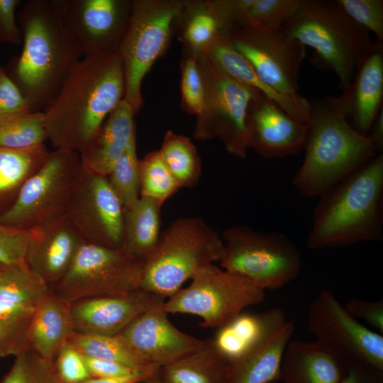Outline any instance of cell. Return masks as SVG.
<instances>
[{
	"mask_svg": "<svg viewBox=\"0 0 383 383\" xmlns=\"http://www.w3.org/2000/svg\"><path fill=\"white\" fill-rule=\"evenodd\" d=\"M66 32L81 57L116 52L132 3L121 0H57Z\"/></svg>",
	"mask_w": 383,
	"mask_h": 383,
	"instance_id": "obj_17",
	"label": "cell"
},
{
	"mask_svg": "<svg viewBox=\"0 0 383 383\" xmlns=\"http://www.w3.org/2000/svg\"><path fill=\"white\" fill-rule=\"evenodd\" d=\"M307 128V123L294 119L260 93L249 104L246 117L248 148L265 159L299 154L304 148Z\"/></svg>",
	"mask_w": 383,
	"mask_h": 383,
	"instance_id": "obj_18",
	"label": "cell"
},
{
	"mask_svg": "<svg viewBox=\"0 0 383 383\" xmlns=\"http://www.w3.org/2000/svg\"><path fill=\"white\" fill-rule=\"evenodd\" d=\"M309 101L305 155L292 184L301 195L319 197L377 151L367 136L352 127L333 96Z\"/></svg>",
	"mask_w": 383,
	"mask_h": 383,
	"instance_id": "obj_4",
	"label": "cell"
},
{
	"mask_svg": "<svg viewBox=\"0 0 383 383\" xmlns=\"http://www.w3.org/2000/svg\"><path fill=\"white\" fill-rule=\"evenodd\" d=\"M272 383H279V382H272Z\"/></svg>",
	"mask_w": 383,
	"mask_h": 383,
	"instance_id": "obj_52",
	"label": "cell"
},
{
	"mask_svg": "<svg viewBox=\"0 0 383 383\" xmlns=\"http://www.w3.org/2000/svg\"><path fill=\"white\" fill-rule=\"evenodd\" d=\"M125 79L116 52L81 57L43 109L47 140L79 153L123 99Z\"/></svg>",
	"mask_w": 383,
	"mask_h": 383,
	"instance_id": "obj_1",
	"label": "cell"
},
{
	"mask_svg": "<svg viewBox=\"0 0 383 383\" xmlns=\"http://www.w3.org/2000/svg\"><path fill=\"white\" fill-rule=\"evenodd\" d=\"M54 364L57 375L64 383H81L91 377L83 355L69 341L59 350Z\"/></svg>",
	"mask_w": 383,
	"mask_h": 383,
	"instance_id": "obj_41",
	"label": "cell"
},
{
	"mask_svg": "<svg viewBox=\"0 0 383 383\" xmlns=\"http://www.w3.org/2000/svg\"><path fill=\"white\" fill-rule=\"evenodd\" d=\"M221 29L228 34L226 26L213 12L199 13L188 23L185 38L197 52L211 42L217 33H223Z\"/></svg>",
	"mask_w": 383,
	"mask_h": 383,
	"instance_id": "obj_42",
	"label": "cell"
},
{
	"mask_svg": "<svg viewBox=\"0 0 383 383\" xmlns=\"http://www.w3.org/2000/svg\"><path fill=\"white\" fill-rule=\"evenodd\" d=\"M84 356L87 369L94 377H126L139 374L153 372H140L132 370L123 365L102 360Z\"/></svg>",
	"mask_w": 383,
	"mask_h": 383,
	"instance_id": "obj_47",
	"label": "cell"
},
{
	"mask_svg": "<svg viewBox=\"0 0 383 383\" xmlns=\"http://www.w3.org/2000/svg\"><path fill=\"white\" fill-rule=\"evenodd\" d=\"M154 372L139 374H136V375H133L131 377H91L90 378L84 380V382L81 383H138L139 382H140L145 377H148L149 375L153 374Z\"/></svg>",
	"mask_w": 383,
	"mask_h": 383,
	"instance_id": "obj_50",
	"label": "cell"
},
{
	"mask_svg": "<svg viewBox=\"0 0 383 383\" xmlns=\"http://www.w3.org/2000/svg\"><path fill=\"white\" fill-rule=\"evenodd\" d=\"M47 284L26 262L0 265V357L30 348L28 331Z\"/></svg>",
	"mask_w": 383,
	"mask_h": 383,
	"instance_id": "obj_16",
	"label": "cell"
},
{
	"mask_svg": "<svg viewBox=\"0 0 383 383\" xmlns=\"http://www.w3.org/2000/svg\"><path fill=\"white\" fill-rule=\"evenodd\" d=\"M27 111L30 110L21 92L0 66V116Z\"/></svg>",
	"mask_w": 383,
	"mask_h": 383,
	"instance_id": "obj_45",
	"label": "cell"
},
{
	"mask_svg": "<svg viewBox=\"0 0 383 383\" xmlns=\"http://www.w3.org/2000/svg\"><path fill=\"white\" fill-rule=\"evenodd\" d=\"M165 383H229V361L211 338L188 355L159 368Z\"/></svg>",
	"mask_w": 383,
	"mask_h": 383,
	"instance_id": "obj_28",
	"label": "cell"
},
{
	"mask_svg": "<svg viewBox=\"0 0 383 383\" xmlns=\"http://www.w3.org/2000/svg\"><path fill=\"white\" fill-rule=\"evenodd\" d=\"M161 303L137 317L121 334L151 364L159 367L199 348L204 340L176 328Z\"/></svg>",
	"mask_w": 383,
	"mask_h": 383,
	"instance_id": "obj_21",
	"label": "cell"
},
{
	"mask_svg": "<svg viewBox=\"0 0 383 383\" xmlns=\"http://www.w3.org/2000/svg\"><path fill=\"white\" fill-rule=\"evenodd\" d=\"M233 48L252 67L257 76L275 91L296 94L306 47L289 38L282 28L255 23L228 34Z\"/></svg>",
	"mask_w": 383,
	"mask_h": 383,
	"instance_id": "obj_13",
	"label": "cell"
},
{
	"mask_svg": "<svg viewBox=\"0 0 383 383\" xmlns=\"http://www.w3.org/2000/svg\"><path fill=\"white\" fill-rule=\"evenodd\" d=\"M20 0H0V43L11 45L22 43L16 9Z\"/></svg>",
	"mask_w": 383,
	"mask_h": 383,
	"instance_id": "obj_46",
	"label": "cell"
},
{
	"mask_svg": "<svg viewBox=\"0 0 383 383\" xmlns=\"http://www.w3.org/2000/svg\"><path fill=\"white\" fill-rule=\"evenodd\" d=\"M375 147L377 152L383 150V107L373 121L367 135Z\"/></svg>",
	"mask_w": 383,
	"mask_h": 383,
	"instance_id": "obj_49",
	"label": "cell"
},
{
	"mask_svg": "<svg viewBox=\"0 0 383 383\" xmlns=\"http://www.w3.org/2000/svg\"><path fill=\"white\" fill-rule=\"evenodd\" d=\"M28 231L25 262L52 288L66 274L84 240L65 213L45 221Z\"/></svg>",
	"mask_w": 383,
	"mask_h": 383,
	"instance_id": "obj_19",
	"label": "cell"
},
{
	"mask_svg": "<svg viewBox=\"0 0 383 383\" xmlns=\"http://www.w3.org/2000/svg\"><path fill=\"white\" fill-rule=\"evenodd\" d=\"M302 0H255L251 9L252 19L270 28H279L298 11Z\"/></svg>",
	"mask_w": 383,
	"mask_h": 383,
	"instance_id": "obj_38",
	"label": "cell"
},
{
	"mask_svg": "<svg viewBox=\"0 0 383 383\" xmlns=\"http://www.w3.org/2000/svg\"><path fill=\"white\" fill-rule=\"evenodd\" d=\"M47 140L43 111H22L0 116V148L25 149Z\"/></svg>",
	"mask_w": 383,
	"mask_h": 383,
	"instance_id": "obj_34",
	"label": "cell"
},
{
	"mask_svg": "<svg viewBox=\"0 0 383 383\" xmlns=\"http://www.w3.org/2000/svg\"><path fill=\"white\" fill-rule=\"evenodd\" d=\"M347 14L383 43L382 0H338Z\"/></svg>",
	"mask_w": 383,
	"mask_h": 383,
	"instance_id": "obj_39",
	"label": "cell"
},
{
	"mask_svg": "<svg viewBox=\"0 0 383 383\" xmlns=\"http://www.w3.org/2000/svg\"><path fill=\"white\" fill-rule=\"evenodd\" d=\"M29 231L0 223V265L25 262Z\"/></svg>",
	"mask_w": 383,
	"mask_h": 383,
	"instance_id": "obj_43",
	"label": "cell"
},
{
	"mask_svg": "<svg viewBox=\"0 0 383 383\" xmlns=\"http://www.w3.org/2000/svg\"><path fill=\"white\" fill-rule=\"evenodd\" d=\"M65 214L85 242L123 248L124 208L106 177L81 166Z\"/></svg>",
	"mask_w": 383,
	"mask_h": 383,
	"instance_id": "obj_14",
	"label": "cell"
},
{
	"mask_svg": "<svg viewBox=\"0 0 383 383\" xmlns=\"http://www.w3.org/2000/svg\"><path fill=\"white\" fill-rule=\"evenodd\" d=\"M74 333L71 303L50 288L33 315L28 331L30 348L40 357L54 362L60 348Z\"/></svg>",
	"mask_w": 383,
	"mask_h": 383,
	"instance_id": "obj_25",
	"label": "cell"
},
{
	"mask_svg": "<svg viewBox=\"0 0 383 383\" xmlns=\"http://www.w3.org/2000/svg\"><path fill=\"white\" fill-rule=\"evenodd\" d=\"M143 264L123 248L84 241L66 274L51 289L71 304L91 297L128 294L140 289Z\"/></svg>",
	"mask_w": 383,
	"mask_h": 383,
	"instance_id": "obj_11",
	"label": "cell"
},
{
	"mask_svg": "<svg viewBox=\"0 0 383 383\" xmlns=\"http://www.w3.org/2000/svg\"><path fill=\"white\" fill-rule=\"evenodd\" d=\"M81 167L78 152L65 149L50 152L42 167L23 184L0 223L28 231L65 213Z\"/></svg>",
	"mask_w": 383,
	"mask_h": 383,
	"instance_id": "obj_12",
	"label": "cell"
},
{
	"mask_svg": "<svg viewBox=\"0 0 383 383\" xmlns=\"http://www.w3.org/2000/svg\"><path fill=\"white\" fill-rule=\"evenodd\" d=\"M106 177L124 209L135 204L140 198L139 160L135 136L131 139Z\"/></svg>",
	"mask_w": 383,
	"mask_h": 383,
	"instance_id": "obj_36",
	"label": "cell"
},
{
	"mask_svg": "<svg viewBox=\"0 0 383 383\" xmlns=\"http://www.w3.org/2000/svg\"><path fill=\"white\" fill-rule=\"evenodd\" d=\"M340 383H383V372L349 360L347 370Z\"/></svg>",
	"mask_w": 383,
	"mask_h": 383,
	"instance_id": "obj_48",
	"label": "cell"
},
{
	"mask_svg": "<svg viewBox=\"0 0 383 383\" xmlns=\"http://www.w3.org/2000/svg\"><path fill=\"white\" fill-rule=\"evenodd\" d=\"M182 101L186 109L199 116L204 105V89L195 57H190L182 65Z\"/></svg>",
	"mask_w": 383,
	"mask_h": 383,
	"instance_id": "obj_40",
	"label": "cell"
},
{
	"mask_svg": "<svg viewBox=\"0 0 383 383\" xmlns=\"http://www.w3.org/2000/svg\"><path fill=\"white\" fill-rule=\"evenodd\" d=\"M138 383H165L159 374V369L153 374L145 377Z\"/></svg>",
	"mask_w": 383,
	"mask_h": 383,
	"instance_id": "obj_51",
	"label": "cell"
},
{
	"mask_svg": "<svg viewBox=\"0 0 383 383\" xmlns=\"http://www.w3.org/2000/svg\"><path fill=\"white\" fill-rule=\"evenodd\" d=\"M135 111L123 99L79 153L84 170L107 177L135 136Z\"/></svg>",
	"mask_w": 383,
	"mask_h": 383,
	"instance_id": "obj_24",
	"label": "cell"
},
{
	"mask_svg": "<svg viewBox=\"0 0 383 383\" xmlns=\"http://www.w3.org/2000/svg\"><path fill=\"white\" fill-rule=\"evenodd\" d=\"M158 151L180 188L192 187L198 182L201 163L189 138L169 130Z\"/></svg>",
	"mask_w": 383,
	"mask_h": 383,
	"instance_id": "obj_33",
	"label": "cell"
},
{
	"mask_svg": "<svg viewBox=\"0 0 383 383\" xmlns=\"http://www.w3.org/2000/svg\"><path fill=\"white\" fill-rule=\"evenodd\" d=\"M265 291L249 279L214 264L207 265L164 304L167 313L195 315L202 328H219L247 307L262 303Z\"/></svg>",
	"mask_w": 383,
	"mask_h": 383,
	"instance_id": "obj_9",
	"label": "cell"
},
{
	"mask_svg": "<svg viewBox=\"0 0 383 383\" xmlns=\"http://www.w3.org/2000/svg\"><path fill=\"white\" fill-rule=\"evenodd\" d=\"M221 267L263 290L282 288L299 274L301 253L284 233L234 225L223 233Z\"/></svg>",
	"mask_w": 383,
	"mask_h": 383,
	"instance_id": "obj_7",
	"label": "cell"
},
{
	"mask_svg": "<svg viewBox=\"0 0 383 383\" xmlns=\"http://www.w3.org/2000/svg\"><path fill=\"white\" fill-rule=\"evenodd\" d=\"M349 359L328 345L289 341L284 350L280 381L282 383H340Z\"/></svg>",
	"mask_w": 383,
	"mask_h": 383,
	"instance_id": "obj_23",
	"label": "cell"
},
{
	"mask_svg": "<svg viewBox=\"0 0 383 383\" xmlns=\"http://www.w3.org/2000/svg\"><path fill=\"white\" fill-rule=\"evenodd\" d=\"M294 330L293 321H287L273 335L229 362V383L279 382L283 355Z\"/></svg>",
	"mask_w": 383,
	"mask_h": 383,
	"instance_id": "obj_27",
	"label": "cell"
},
{
	"mask_svg": "<svg viewBox=\"0 0 383 383\" xmlns=\"http://www.w3.org/2000/svg\"><path fill=\"white\" fill-rule=\"evenodd\" d=\"M83 355L116 362L140 372L160 367L151 364L121 335L84 334L75 332L68 340Z\"/></svg>",
	"mask_w": 383,
	"mask_h": 383,
	"instance_id": "obj_32",
	"label": "cell"
},
{
	"mask_svg": "<svg viewBox=\"0 0 383 383\" xmlns=\"http://www.w3.org/2000/svg\"><path fill=\"white\" fill-rule=\"evenodd\" d=\"M165 299L139 289L121 295L74 301L71 304L74 331L84 334H120L137 317Z\"/></svg>",
	"mask_w": 383,
	"mask_h": 383,
	"instance_id": "obj_20",
	"label": "cell"
},
{
	"mask_svg": "<svg viewBox=\"0 0 383 383\" xmlns=\"http://www.w3.org/2000/svg\"><path fill=\"white\" fill-rule=\"evenodd\" d=\"M287 321L285 312L279 308L257 313H240L218 328L211 339L219 352L231 362L273 335Z\"/></svg>",
	"mask_w": 383,
	"mask_h": 383,
	"instance_id": "obj_26",
	"label": "cell"
},
{
	"mask_svg": "<svg viewBox=\"0 0 383 383\" xmlns=\"http://www.w3.org/2000/svg\"><path fill=\"white\" fill-rule=\"evenodd\" d=\"M49 154L45 144L18 150L0 148V216L11 207L25 182Z\"/></svg>",
	"mask_w": 383,
	"mask_h": 383,
	"instance_id": "obj_31",
	"label": "cell"
},
{
	"mask_svg": "<svg viewBox=\"0 0 383 383\" xmlns=\"http://www.w3.org/2000/svg\"><path fill=\"white\" fill-rule=\"evenodd\" d=\"M348 313L357 320L363 319L383 335V299L367 301L359 298L349 299L343 305Z\"/></svg>",
	"mask_w": 383,
	"mask_h": 383,
	"instance_id": "obj_44",
	"label": "cell"
},
{
	"mask_svg": "<svg viewBox=\"0 0 383 383\" xmlns=\"http://www.w3.org/2000/svg\"><path fill=\"white\" fill-rule=\"evenodd\" d=\"M307 328L346 358L383 372V335L351 316L330 291L322 290L312 301Z\"/></svg>",
	"mask_w": 383,
	"mask_h": 383,
	"instance_id": "obj_15",
	"label": "cell"
},
{
	"mask_svg": "<svg viewBox=\"0 0 383 383\" xmlns=\"http://www.w3.org/2000/svg\"><path fill=\"white\" fill-rule=\"evenodd\" d=\"M1 383H64L57 375L54 362L28 348L15 356Z\"/></svg>",
	"mask_w": 383,
	"mask_h": 383,
	"instance_id": "obj_37",
	"label": "cell"
},
{
	"mask_svg": "<svg viewBox=\"0 0 383 383\" xmlns=\"http://www.w3.org/2000/svg\"><path fill=\"white\" fill-rule=\"evenodd\" d=\"M140 196L164 204L180 188L162 160L158 150L139 160Z\"/></svg>",
	"mask_w": 383,
	"mask_h": 383,
	"instance_id": "obj_35",
	"label": "cell"
},
{
	"mask_svg": "<svg viewBox=\"0 0 383 383\" xmlns=\"http://www.w3.org/2000/svg\"><path fill=\"white\" fill-rule=\"evenodd\" d=\"M282 29L315 50L316 62L335 73L343 91L374 43L370 32L353 21L338 0H302Z\"/></svg>",
	"mask_w": 383,
	"mask_h": 383,
	"instance_id": "obj_5",
	"label": "cell"
},
{
	"mask_svg": "<svg viewBox=\"0 0 383 383\" xmlns=\"http://www.w3.org/2000/svg\"><path fill=\"white\" fill-rule=\"evenodd\" d=\"M177 1H135L116 52L123 69L126 100L137 112L142 106L141 84L165 48L174 18L180 13Z\"/></svg>",
	"mask_w": 383,
	"mask_h": 383,
	"instance_id": "obj_10",
	"label": "cell"
},
{
	"mask_svg": "<svg viewBox=\"0 0 383 383\" xmlns=\"http://www.w3.org/2000/svg\"><path fill=\"white\" fill-rule=\"evenodd\" d=\"M218 67L228 75L275 102L294 119L308 123L311 118L309 100L296 94H283L263 82L250 64L235 49L223 50L218 57Z\"/></svg>",
	"mask_w": 383,
	"mask_h": 383,
	"instance_id": "obj_30",
	"label": "cell"
},
{
	"mask_svg": "<svg viewBox=\"0 0 383 383\" xmlns=\"http://www.w3.org/2000/svg\"><path fill=\"white\" fill-rule=\"evenodd\" d=\"M223 241L199 217H181L161 232L143 264L140 289L168 299L201 267L220 261Z\"/></svg>",
	"mask_w": 383,
	"mask_h": 383,
	"instance_id": "obj_6",
	"label": "cell"
},
{
	"mask_svg": "<svg viewBox=\"0 0 383 383\" xmlns=\"http://www.w3.org/2000/svg\"><path fill=\"white\" fill-rule=\"evenodd\" d=\"M334 101L352 127L367 135L383 107V43L375 41L350 85Z\"/></svg>",
	"mask_w": 383,
	"mask_h": 383,
	"instance_id": "obj_22",
	"label": "cell"
},
{
	"mask_svg": "<svg viewBox=\"0 0 383 383\" xmlns=\"http://www.w3.org/2000/svg\"><path fill=\"white\" fill-rule=\"evenodd\" d=\"M156 200L140 196L134 205L124 209L123 248L145 262L153 253L160 234L161 208Z\"/></svg>",
	"mask_w": 383,
	"mask_h": 383,
	"instance_id": "obj_29",
	"label": "cell"
},
{
	"mask_svg": "<svg viewBox=\"0 0 383 383\" xmlns=\"http://www.w3.org/2000/svg\"><path fill=\"white\" fill-rule=\"evenodd\" d=\"M23 48L5 67L31 111H43L82 57L65 28L57 0H28L16 15Z\"/></svg>",
	"mask_w": 383,
	"mask_h": 383,
	"instance_id": "obj_2",
	"label": "cell"
},
{
	"mask_svg": "<svg viewBox=\"0 0 383 383\" xmlns=\"http://www.w3.org/2000/svg\"><path fill=\"white\" fill-rule=\"evenodd\" d=\"M195 58L204 84V105L197 116L194 137L218 139L228 153L245 158L247 112L260 92L228 75L202 53L196 52Z\"/></svg>",
	"mask_w": 383,
	"mask_h": 383,
	"instance_id": "obj_8",
	"label": "cell"
},
{
	"mask_svg": "<svg viewBox=\"0 0 383 383\" xmlns=\"http://www.w3.org/2000/svg\"><path fill=\"white\" fill-rule=\"evenodd\" d=\"M319 198L306 239L310 249L381 240L382 153L363 164Z\"/></svg>",
	"mask_w": 383,
	"mask_h": 383,
	"instance_id": "obj_3",
	"label": "cell"
}]
</instances>
